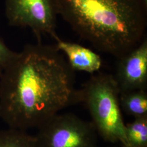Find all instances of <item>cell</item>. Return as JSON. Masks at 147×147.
<instances>
[{"label":"cell","mask_w":147,"mask_h":147,"mask_svg":"<svg viewBox=\"0 0 147 147\" xmlns=\"http://www.w3.org/2000/svg\"><path fill=\"white\" fill-rule=\"evenodd\" d=\"M121 110L135 118L147 117V89H137L120 92Z\"/></svg>","instance_id":"obj_8"},{"label":"cell","mask_w":147,"mask_h":147,"mask_svg":"<svg viewBox=\"0 0 147 147\" xmlns=\"http://www.w3.org/2000/svg\"><path fill=\"white\" fill-rule=\"evenodd\" d=\"M79 90L80 102H83L89 111L98 134L105 141L119 143L122 147H126L120 90L114 76L95 74Z\"/></svg>","instance_id":"obj_3"},{"label":"cell","mask_w":147,"mask_h":147,"mask_svg":"<svg viewBox=\"0 0 147 147\" xmlns=\"http://www.w3.org/2000/svg\"><path fill=\"white\" fill-rule=\"evenodd\" d=\"M74 72L55 45H27L0 75V118L27 131L80 102Z\"/></svg>","instance_id":"obj_1"},{"label":"cell","mask_w":147,"mask_h":147,"mask_svg":"<svg viewBox=\"0 0 147 147\" xmlns=\"http://www.w3.org/2000/svg\"><path fill=\"white\" fill-rule=\"evenodd\" d=\"M126 147H147V117L135 118L125 124Z\"/></svg>","instance_id":"obj_9"},{"label":"cell","mask_w":147,"mask_h":147,"mask_svg":"<svg viewBox=\"0 0 147 147\" xmlns=\"http://www.w3.org/2000/svg\"><path fill=\"white\" fill-rule=\"evenodd\" d=\"M57 14L99 51L119 58L145 37L142 0H55Z\"/></svg>","instance_id":"obj_2"},{"label":"cell","mask_w":147,"mask_h":147,"mask_svg":"<svg viewBox=\"0 0 147 147\" xmlns=\"http://www.w3.org/2000/svg\"><path fill=\"white\" fill-rule=\"evenodd\" d=\"M114 78L120 92L147 89V39L121 58Z\"/></svg>","instance_id":"obj_6"},{"label":"cell","mask_w":147,"mask_h":147,"mask_svg":"<svg viewBox=\"0 0 147 147\" xmlns=\"http://www.w3.org/2000/svg\"><path fill=\"white\" fill-rule=\"evenodd\" d=\"M144 5L147 8V0H142Z\"/></svg>","instance_id":"obj_12"},{"label":"cell","mask_w":147,"mask_h":147,"mask_svg":"<svg viewBox=\"0 0 147 147\" xmlns=\"http://www.w3.org/2000/svg\"><path fill=\"white\" fill-rule=\"evenodd\" d=\"M0 147H36L35 137L27 131L8 127L0 131Z\"/></svg>","instance_id":"obj_10"},{"label":"cell","mask_w":147,"mask_h":147,"mask_svg":"<svg viewBox=\"0 0 147 147\" xmlns=\"http://www.w3.org/2000/svg\"><path fill=\"white\" fill-rule=\"evenodd\" d=\"M55 40V47L65 55L69 65L74 71H81L93 74L101 68L102 61L101 57L89 48L64 41L58 36Z\"/></svg>","instance_id":"obj_7"},{"label":"cell","mask_w":147,"mask_h":147,"mask_svg":"<svg viewBox=\"0 0 147 147\" xmlns=\"http://www.w3.org/2000/svg\"><path fill=\"white\" fill-rule=\"evenodd\" d=\"M5 13L10 26L29 28L38 42L44 34L58 37L55 0H5Z\"/></svg>","instance_id":"obj_5"},{"label":"cell","mask_w":147,"mask_h":147,"mask_svg":"<svg viewBox=\"0 0 147 147\" xmlns=\"http://www.w3.org/2000/svg\"><path fill=\"white\" fill-rule=\"evenodd\" d=\"M37 129L36 147H97L93 123L74 114L58 113Z\"/></svg>","instance_id":"obj_4"},{"label":"cell","mask_w":147,"mask_h":147,"mask_svg":"<svg viewBox=\"0 0 147 147\" xmlns=\"http://www.w3.org/2000/svg\"><path fill=\"white\" fill-rule=\"evenodd\" d=\"M16 53L10 49L0 37V75L15 57Z\"/></svg>","instance_id":"obj_11"}]
</instances>
